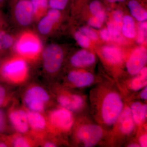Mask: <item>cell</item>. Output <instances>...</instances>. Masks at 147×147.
Segmentation results:
<instances>
[{"instance_id": "obj_15", "label": "cell", "mask_w": 147, "mask_h": 147, "mask_svg": "<svg viewBox=\"0 0 147 147\" xmlns=\"http://www.w3.org/2000/svg\"><path fill=\"white\" fill-rule=\"evenodd\" d=\"M96 60L92 53L86 50H81L72 55L69 60L70 64L73 67L81 68L92 65Z\"/></svg>"}, {"instance_id": "obj_34", "label": "cell", "mask_w": 147, "mask_h": 147, "mask_svg": "<svg viewBox=\"0 0 147 147\" xmlns=\"http://www.w3.org/2000/svg\"><path fill=\"white\" fill-rule=\"evenodd\" d=\"M6 126L5 117L4 113L0 110V132H2L5 129Z\"/></svg>"}, {"instance_id": "obj_18", "label": "cell", "mask_w": 147, "mask_h": 147, "mask_svg": "<svg viewBox=\"0 0 147 147\" xmlns=\"http://www.w3.org/2000/svg\"><path fill=\"white\" fill-rule=\"evenodd\" d=\"M129 108L135 124L140 125L146 119V104H143L140 101H134L131 103Z\"/></svg>"}, {"instance_id": "obj_9", "label": "cell", "mask_w": 147, "mask_h": 147, "mask_svg": "<svg viewBox=\"0 0 147 147\" xmlns=\"http://www.w3.org/2000/svg\"><path fill=\"white\" fill-rule=\"evenodd\" d=\"M49 100L50 96L46 91L37 86L30 88L24 96V102L30 110L39 113L44 110Z\"/></svg>"}, {"instance_id": "obj_43", "label": "cell", "mask_w": 147, "mask_h": 147, "mask_svg": "<svg viewBox=\"0 0 147 147\" xmlns=\"http://www.w3.org/2000/svg\"><path fill=\"white\" fill-rule=\"evenodd\" d=\"M7 147L6 144H5V143H3V142H0V147Z\"/></svg>"}, {"instance_id": "obj_27", "label": "cell", "mask_w": 147, "mask_h": 147, "mask_svg": "<svg viewBox=\"0 0 147 147\" xmlns=\"http://www.w3.org/2000/svg\"><path fill=\"white\" fill-rule=\"evenodd\" d=\"M122 24H118L114 21H111L108 24L107 30L111 36H118L121 32Z\"/></svg>"}, {"instance_id": "obj_12", "label": "cell", "mask_w": 147, "mask_h": 147, "mask_svg": "<svg viewBox=\"0 0 147 147\" xmlns=\"http://www.w3.org/2000/svg\"><path fill=\"white\" fill-rule=\"evenodd\" d=\"M67 80L73 87L82 88L90 86L94 84L95 77L90 72L74 70L69 72Z\"/></svg>"}, {"instance_id": "obj_30", "label": "cell", "mask_w": 147, "mask_h": 147, "mask_svg": "<svg viewBox=\"0 0 147 147\" xmlns=\"http://www.w3.org/2000/svg\"><path fill=\"white\" fill-rule=\"evenodd\" d=\"M79 31L81 32L90 39L92 40H96L98 38V35L96 33L88 27H84L80 28Z\"/></svg>"}, {"instance_id": "obj_41", "label": "cell", "mask_w": 147, "mask_h": 147, "mask_svg": "<svg viewBox=\"0 0 147 147\" xmlns=\"http://www.w3.org/2000/svg\"><path fill=\"white\" fill-rule=\"evenodd\" d=\"M128 147H140L139 144L137 143H131L130 144H129L128 145Z\"/></svg>"}, {"instance_id": "obj_28", "label": "cell", "mask_w": 147, "mask_h": 147, "mask_svg": "<svg viewBox=\"0 0 147 147\" xmlns=\"http://www.w3.org/2000/svg\"><path fill=\"white\" fill-rule=\"evenodd\" d=\"M89 9L93 16H95L105 11L102 8V4L100 1L94 0L89 5Z\"/></svg>"}, {"instance_id": "obj_19", "label": "cell", "mask_w": 147, "mask_h": 147, "mask_svg": "<svg viewBox=\"0 0 147 147\" xmlns=\"http://www.w3.org/2000/svg\"><path fill=\"white\" fill-rule=\"evenodd\" d=\"M29 126L36 131L43 130L47 123L45 119L39 112L28 110L26 112Z\"/></svg>"}, {"instance_id": "obj_37", "label": "cell", "mask_w": 147, "mask_h": 147, "mask_svg": "<svg viewBox=\"0 0 147 147\" xmlns=\"http://www.w3.org/2000/svg\"><path fill=\"white\" fill-rule=\"evenodd\" d=\"M6 95L5 90L3 87L0 86V106L3 104Z\"/></svg>"}, {"instance_id": "obj_38", "label": "cell", "mask_w": 147, "mask_h": 147, "mask_svg": "<svg viewBox=\"0 0 147 147\" xmlns=\"http://www.w3.org/2000/svg\"><path fill=\"white\" fill-rule=\"evenodd\" d=\"M139 97L142 100H147V87H145L141 90L139 94Z\"/></svg>"}, {"instance_id": "obj_11", "label": "cell", "mask_w": 147, "mask_h": 147, "mask_svg": "<svg viewBox=\"0 0 147 147\" xmlns=\"http://www.w3.org/2000/svg\"><path fill=\"white\" fill-rule=\"evenodd\" d=\"M147 61L146 49L142 47L136 48L127 61L126 66L127 72L130 75H136L145 67Z\"/></svg>"}, {"instance_id": "obj_14", "label": "cell", "mask_w": 147, "mask_h": 147, "mask_svg": "<svg viewBox=\"0 0 147 147\" xmlns=\"http://www.w3.org/2000/svg\"><path fill=\"white\" fill-rule=\"evenodd\" d=\"M9 117L12 126L18 132L26 133L28 131L26 112L21 109H14L10 111Z\"/></svg>"}, {"instance_id": "obj_1", "label": "cell", "mask_w": 147, "mask_h": 147, "mask_svg": "<svg viewBox=\"0 0 147 147\" xmlns=\"http://www.w3.org/2000/svg\"><path fill=\"white\" fill-rule=\"evenodd\" d=\"M90 98L92 115L97 123L108 127L115 126L124 106L115 86L99 83L91 90Z\"/></svg>"}, {"instance_id": "obj_26", "label": "cell", "mask_w": 147, "mask_h": 147, "mask_svg": "<svg viewBox=\"0 0 147 147\" xmlns=\"http://www.w3.org/2000/svg\"><path fill=\"white\" fill-rule=\"evenodd\" d=\"M74 36L77 43L81 47L86 48L89 47L90 43V39L81 32L79 31L75 32Z\"/></svg>"}, {"instance_id": "obj_35", "label": "cell", "mask_w": 147, "mask_h": 147, "mask_svg": "<svg viewBox=\"0 0 147 147\" xmlns=\"http://www.w3.org/2000/svg\"><path fill=\"white\" fill-rule=\"evenodd\" d=\"M138 144L140 147H146L147 146V135L146 133L141 134L139 136L138 139Z\"/></svg>"}, {"instance_id": "obj_44", "label": "cell", "mask_w": 147, "mask_h": 147, "mask_svg": "<svg viewBox=\"0 0 147 147\" xmlns=\"http://www.w3.org/2000/svg\"><path fill=\"white\" fill-rule=\"evenodd\" d=\"M2 63L1 61L0 60V71H1V67L2 64Z\"/></svg>"}, {"instance_id": "obj_23", "label": "cell", "mask_w": 147, "mask_h": 147, "mask_svg": "<svg viewBox=\"0 0 147 147\" xmlns=\"http://www.w3.org/2000/svg\"><path fill=\"white\" fill-rule=\"evenodd\" d=\"M121 32L123 35L128 38H134L136 36L135 22L131 16L127 15L123 17Z\"/></svg>"}, {"instance_id": "obj_13", "label": "cell", "mask_w": 147, "mask_h": 147, "mask_svg": "<svg viewBox=\"0 0 147 147\" xmlns=\"http://www.w3.org/2000/svg\"><path fill=\"white\" fill-rule=\"evenodd\" d=\"M116 124L117 125L118 128L121 134L126 136L132 134L136 124L133 119L129 106L124 105L123 110Z\"/></svg>"}, {"instance_id": "obj_4", "label": "cell", "mask_w": 147, "mask_h": 147, "mask_svg": "<svg viewBox=\"0 0 147 147\" xmlns=\"http://www.w3.org/2000/svg\"><path fill=\"white\" fill-rule=\"evenodd\" d=\"M11 20L19 30L29 28L34 24L30 0H8Z\"/></svg>"}, {"instance_id": "obj_40", "label": "cell", "mask_w": 147, "mask_h": 147, "mask_svg": "<svg viewBox=\"0 0 147 147\" xmlns=\"http://www.w3.org/2000/svg\"><path fill=\"white\" fill-rule=\"evenodd\" d=\"M107 1L110 3H115L117 2H123L126 0H106Z\"/></svg>"}, {"instance_id": "obj_24", "label": "cell", "mask_w": 147, "mask_h": 147, "mask_svg": "<svg viewBox=\"0 0 147 147\" xmlns=\"http://www.w3.org/2000/svg\"><path fill=\"white\" fill-rule=\"evenodd\" d=\"M70 0H48L49 8L62 11L67 6Z\"/></svg>"}, {"instance_id": "obj_3", "label": "cell", "mask_w": 147, "mask_h": 147, "mask_svg": "<svg viewBox=\"0 0 147 147\" xmlns=\"http://www.w3.org/2000/svg\"><path fill=\"white\" fill-rule=\"evenodd\" d=\"M0 73L3 79L9 83H23L28 76V62L24 58L13 53L2 63Z\"/></svg>"}, {"instance_id": "obj_16", "label": "cell", "mask_w": 147, "mask_h": 147, "mask_svg": "<svg viewBox=\"0 0 147 147\" xmlns=\"http://www.w3.org/2000/svg\"><path fill=\"white\" fill-rule=\"evenodd\" d=\"M102 57L108 62L113 65H117L122 62L123 54L121 50L114 46H106L102 50Z\"/></svg>"}, {"instance_id": "obj_5", "label": "cell", "mask_w": 147, "mask_h": 147, "mask_svg": "<svg viewBox=\"0 0 147 147\" xmlns=\"http://www.w3.org/2000/svg\"><path fill=\"white\" fill-rule=\"evenodd\" d=\"M40 59L44 71L54 74L59 71L64 59V52L60 45L50 43L44 46Z\"/></svg>"}, {"instance_id": "obj_42", "label": "cell", "mask_w": 147, "mask_h": 147, "mask_svg": "<svg viewBox=\"0 0 147 147\" xmlns=\"http://www.w3.org/2000/svg\"><path fill=\"white\" fill-rule=\"evenodd\" d=\"M8 1V0H0V8L2 7Z\"/></svg>"}, {"instance_id": "obj_7", "label": "cell", "mask_w": 147, "mask_h": 147, "mask_svg": "<svg viewBox=\"0 0 147 147\" xmlns=\"http://www.w3.org/2000/svg\"><path fill=\"white\" fill-rule=\"evenodd\" d=\"M61 11L49 9L47 13L35 24L36 31L42 38H47L53 34L62 18Z\"/></svg>"}, {"instance_id": "obj_36", "label": "cell", "mask_w": 147, "mask_h": 147, "mask_svg": "<svg viewBox=\"0 0 147 147\" xmlns=\"http://www.w3.org/2000/svg\"><path fill=\"white\" fill-rule=\"evenodd\" d=\"M100 35L101 38L104 41H109L111 38V36L106 29H102L100 31Z\"/></svg>"}, {"instance_id": "obj_33", "label": "cell", "mask_w": 147, "mask_h": 147, "mask_svg": "<svg viewBox=\"0 0 147 147\" xmlns=\"http://www.w3.org/2000/svg\"><path fill=\"white\" fill-rule=\"evenodd\" d=\"M8 26L7 20L2 11L0 9V29L8 28Z\"/></svg>"}, {"instance_id": "obj_29", "label": "cell", "mask_w": 147, "mask_h": 147, "mask_svg": "<svg viewBox=\"0 0 147 147\" xmlns=\"http://www.w3.org/2000/svg\"><path fill=\"white\" fill-rule=\"evenodd\" d=\"M13 146L16 147H27L31 146V143L28 139L25 137H17L13 139Z\"/></svg>"}, {"instance_id": "obj_31", "label": "cell", "mask_w": 147, "mask_h": 147, "mask_svg": "<svg viewBox=\"0 0 147 147\" xmlns=\"http://www.w3.org/2000/svg\"><path fill=\"white\" fill-rule=\"evenodd\" d=\"M102 24L100 20L94 16L90 18L88 21V25L95 28H100L102 26Z\"/></svg>"}, {"instance_id": "obj_2", "label": "cell", "mask_w": 147, "mask_h": 147, "mask_svg": "<svg viewBox=\"0 0 147 147\" xmlns=\"http://www.w3.org/2000/svg\"><path fill=\"white\" fill-rule=\"evenodd\" d=\"M44 47L42 38L36 30L29 28L16 33L11 52L28 63L34 62L40 59Z\"/></svg>"}, {"instance_id": "obj_25", "label": "cell", "mask_w": 147, "mask_h": 147, "mask_svg": "<svg viewBox=\"0 0 147 147\" xmlns=\"http://www.w3.org/2000/svg\"><path fill=\"white\" fill-rule=\"evenodd\" d=\"M147 24L145 21L141 22L138 26L137 41L140 44L145 42L147 38Z\"/></svg>"}, {"instance_id": "obj_8", "label": "cell", "mask_w": 147, "mask_h": 147, "mask_svg": "<svg viewBox=\"0 0 147 147\" xmlns=\"http://www.w3.org/2000/svg\"><path fill=\"white\" fill-rule=\"evenodd\" d=\"M48 120L53 129L63 133L70 131L74 123L72 112L62 107L51 111L48 116Z\"/></svg>"}, {"instance_id": "obj_17", "label": "cell", "mask_w": 147, "mask_h": 147, "mask_svg": "<svg viewBox=\"0 0 147 147\" xmlns=\"http://www.w3.org/2000/svg\"><path fill=\"white\" fill-rule=\"evenodd\" d=\"M16 33L7 28L0 29V53L11 51L16 39Z\"/></svg>"}, {"instance_id": "obj_6", "label": "cell", "mask_w": 147, "mask_h": 147, "mask_svg": "<svg viewBox=\"0 0 147 147\" xmlns=\"http://www.w3.org/2000/svg\"><path fill=\"white\" fill-rule=\"evenodd\" d=\"M104 131L100 125L86 123L80 125L76 129L75 135L78 142L86 147L94 146L103 137Z\"/></svg>"}, {"instance_id": "obj_39", "label": "cell", "mask_w": 147, "mask_h": 147, "mask_svg": "<svg viewBox=\"0 0 147 147\" xmlns=\"http://www.w3.org/2000/svg\"><path fill=\"white\" fill-rule=\"evenodd\" d=\"M43 147H56L57 146L54 143L51 142H45L44 144L43 145Z\"/></svg>"}, {"instance_id": "obj_21", "label": "cell", "mask_w": 147, "mask_h": 147, "mask_svg": "<svg viewBox=\"0 0 147 147\" xmlns=\"http://www.w3.org/2000/svg\"><path fill=\"white\" fill-rule=\"evenodd\" d=\"M128 84L129 89L132 91L137 92L142 90L147 84V68L144 67L137 74Z\"/></svg>"}, {"instance_id": "obj_20", "label": "cell", "mask_w": 147, "mask_h": 147, "mask_svg": "<svg viewBox=\"0 0 147 147\" xmlns=\"http://www.w3.org/2000/svg\"><path fill=\"white\" fill-rule=\"evenodd\" d=\"M33 13L34 24L47 13L49 9L48 0H30Z\"/></svg>"}, {"instance_id": "obj_10", "label": "cell", "mask_w": 147, "mask_h": 147, "mask_svg": "<svg viewBox=\"0 0 147 147\" xmlns=\"http://www.w3.org/2000/svg\"><path fill=\"white\" fill-rule=\"evenodd\" d=\"M57 100L61 107L72 113L83 110L86 104V100L83 96L68 92L61 93L58 96Z\"/></svg>"}, {"instance_id": "obj_22", "label": "cell", "mask_w": 147, "mask_h": 147, "mask_svg": "<svg viewBox=\"0 0 147 147\" xmlns=\"http://www.w3.org/2000/svg\"><path fill=\"white\" fill-rule=\"evenodd\" d=\"M128 8L131 15L137 21L144 22L147 20V11L136 0H130L128 3Z\"/></svg>"}, {"instance_id": "obj_32", "label": "cell", "mask_w": 147, "mask_h": 147, "mask_svg": "<svg viewBox=\"0 0 147 147\" xmlns=\"http://www.w3.org/2000/svg\"><path fill=\"white\" fill-rule=\"evenodd\" d=\"M113 21L118 24H123V13L120 10L115 11L113 13Z\"/></svg>"}]
</instances>
